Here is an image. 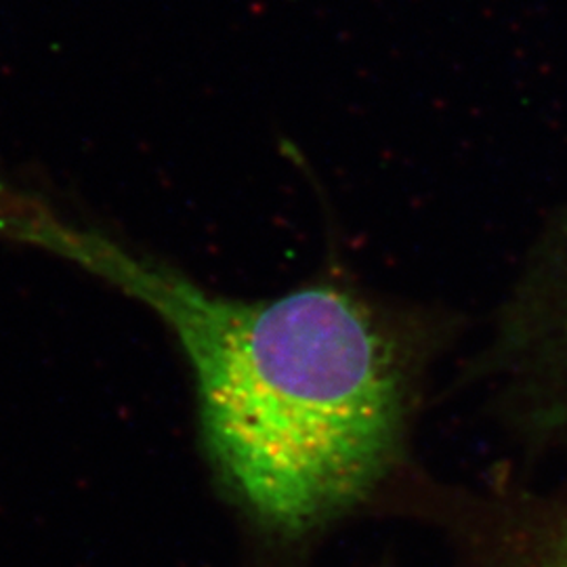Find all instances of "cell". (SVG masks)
<instances>
[{
	"mask_svg": "<svg viewBox=\"0 0 567 567\" xmlns=\"http://www.w3.org/2000/svg\"><path fill=\"white\" fill-rule=\"evenodd\" d=\"M0 240L58 255L147 305L192 365L206 450L261 524L305 534L379 484L404 419V318L326 278L243 301L21 187L0 210Z\"/></svg>",
	"mask_w": 567,
	"mask_h": 567,
	"instance_id": "1",
	"label": "cell"
},
{
	"mask_svg": "<svg viewBox=\"0 0 567 567\" xmlns=\"http://www.w3.org/2000/svg\"><path fill=\"white\" fill-rule=\"evenodd\" d=\"M511 320L567 349V208L532 250L511 295Z\"/></svg>",
	"mask_w": 567,
	"mask_h": 567,
	"instance_id": "2",
	"label": "cell"
},
{
	"mask_svg": "<svg viewBox=\"0 0 567 567\" xmlns=\"http://www.w3.org/2000/svg\"><path fill=\"white\" fill-rule=\"evenodd\" d=\"M538 567H567V526L553 540V545L545 553V557L540 559Z\"/></svg>",
	"mask_w": 567,
	"mask_h": 567,
	"instance_id": "3",
	"label": "cell"
}]
</instances>
